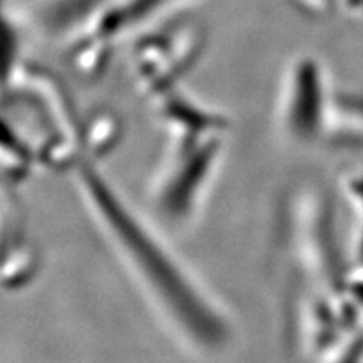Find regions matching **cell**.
<instances>
[{
    "mask_svg": "<svg viewBox=\"0 0 363 363\" xmlns=\"http://www.w3.org/2000/svg\"><path fill=\"white\" fill-rule=\"evenodd\" d=\"M83 184L93 206H96L101 219L110 225L113 235L128 254L133 264L138 266L140 274L148 279L153 293L162 294L163 303L169 308L180 325L194 335L202 345H217L222 342L225 328L217 313L201 299L163 249L145 233L138 220L130 217L123 203L116 201L110 187L99 179V174L89 165V157L84 155L79 167ZM160 298V299H162Z\"/></svg>",
    "mask_w": 363,
    "mask_h": 363,
    "instance_id": "6da1fadb",
    "label": "cell"
},
{
    "mask_svg": "<svg viewBox=\"0 0 363 363\" xmlns=\"http://www.w3.org/2000/svg\"><path fill=\"white\" fill-rule=\"evenodd\" d=\"M217 152V140H207L201 148L185 150L187 160L174 172L160 194V206L172 219H184L195 203V195L201 192L211 170L212 158Z\"/></svg>",
    "mask_w": 363,
    "mask_h": 363,
    "instance_id": "7a4b0ae2",
    "label": "cell"
},
{
    "mask_svg": "<svg viewBox=\"0 0 363 363\" xmlns=\"http://www.w3.org/2000/svg\"><path fill=\"white\" fill-rule=\"evenodd\" d=\"M323 91L318 67L305 61L294 71L288 101V126L294 138L310 142L323 126Z\"/></svg>",
    "mask_w": 363,
    "mask_h": 363,
    "instance_id": "3957f363",
    "label": "cell"
},
{
    "mask_svg": "<svg viewBox=\"0 0 363 363\" xmlns=\"http://www.w3.org/2000/svg\"><path fill=\"white\" fill-rule=\"evenodd\" d=\"M83 131L86 133L81 135L83 152L88 157H99L104 155L116 140L118 125L115 118L101 113L94 120H91V125L86 126Z\"/></svg>",
    "mask_w": 363,
    "mask_h": 363,
    "instance_id": "277c9868",
    "label": "cell"
}]
</instances>
